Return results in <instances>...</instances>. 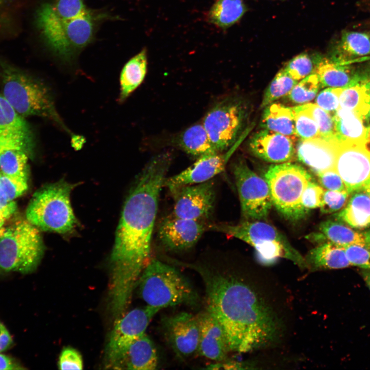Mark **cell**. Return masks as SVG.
I'll return each mask as SVG.
<instances>
[{
    "label": "cell",
    "mask_w": 370,
    "mask_h": 370,
    "mask_svg": "<svg viewBox=\"0 0 370 370\" xmlns=\"http://www.w3.org/2000/svg\"><path fill=\"white\" fill-rule=\"evenodd\" d=\"M171 161L169 153L153 157L138 176L124 203L109 258L108 295L110 307L115 311L127 308L151 260L159 197Z\"/></svg>",
    "instance_id": "6da1fadb"
},
{
    "label": "cell",
    "mask_w": 370,
    "mask_h": 370,
    "mask_svg": "<svg viewBox=\"0 0 370 370\" xmlns=\"http://www.w3.org/2000/svg\"><path fill=\"white\" fill-rule=\"evenodd\" d=\"M201 277L206 309L223 327L230 351L246 353L270 344L279 332L274 313L240 277L217 263L190 264Z\"/></svg>",
    "instance_id": "7a4b0ae2"
},
{
    "label": "cell",
    "mask_w": 370,
    "mask_h": 370,
    "mask_svg": "<svg viewBox=\"0 0 370 370\" xmlns=\"http://www.w3.org/2000/svg\"><path fill=\"white\" fill-rule=\"evenodd\" d=\"M109 16L88 9L70 12L52 8L48 3L37 11V27L45 43L61 59L70 61L93 40L99 22Z\"/></svg>",
    "instance_id": "3957f363"
},
{
    "label": "cell",
    "mask_w": 370,
    "mask_h": 370,
    "mask_svg": "<svg viewBox=\"0 0 370 370\" xmlns=\"http://www.w3.org/2000/svg\"><path fill=\"white\" fill-rule=\"evenodd\" d=\"M146 305L159 310L180 304L194 306L199 296L190 281L176 268L157 259H151L137 286Z\"/></svg>",
    "instance_id": "277c9868"
},
{
    "label": "cell",
    "mask_w": 370,
    "mask_h": 370,
    "mask_svg": "<svg viewBox=\"0 0 370 370\" xmlns=\"http://www.w3.org/2000/svg\"><path fill=\"white\" fill-rule=\"evenodd\" d=\"M2 68L3 96L24 118L36 116L49 119L66 132L48 88L41 81L6 63Z\"/></svg>",
    "instance_id": "5b68a950"
},
{
    "label": "cell",
    "mask_w": 370,
    "mask_h": 370,
    "mask_svg": "<svg viewBox=\"0 0 370 370\" xmlns=\"http://www.w3.org/2000/svg\"><path fill=\"white\" fill-rule=\"evenodd\" d=\"M76 184L61 179L36 190L26 210V219L40 230L69 234L78 225L70 201Z\"/></svg>",
    "instance_id": "8992f818"
},
{
    "label": "cell",
    "mask_w": 370,
    "mask_h": 370,
    "mask_svg": "<svg viewBox=\"0 0 370 370\" xmlns=\"http://www.w3.org/2000/svg\"><path fill=\"white\" fill-rule=\"evenodd\" d=\"M209 230L241 239L253 247L259 259L271 263L278 258L290 260L302 268L307 266L305 258L287 239L271 225L260 221L247 220L235 225L210 224Z\"/></svg>",
    "instance_id": "52a82bcc"
},
{
    "label": "cell",
    "mask_w": 370,
    "mask_h": 370,
    "mask_svg": "<svg viewBox=\"0 0 370 370\" xmlns=\"http://www.w3.org/2000/svg\"><path fill=\"white\" fill-rule=\"evenodd\" d=\"M40 230L26 219L0 228V268L27 274L34 271L44 255Z\"/></svg>",
    "instance_id": "ba28073f"
},
{
    "label": "cell",
    "mask_w": 370,
    "mask_h": 370,
    "mask_svg": "<svg viewBox=\"0 0 370 370\" xmlns=\"http://www.w3.org/2000/svg\"><path fill=\"white\" fill-rule=\"evenodd\" d=\"M265 178L272 205L285 218L297 220L308 213L302 205L301 197L312 178L302 166L288 162L272 165L268 168Z\"/></svg>",
    "instance_id": "9c48e42d"
},
{
    "label": "cell",
    "mask_w": 370,
    "mask_h": 370,
    "mask_svg": "<svg viewBox=\"0 0 370 370\" xmlns=\"http://www.w3.org/2000/svg\"><path fill=\"white\" fill-rule=\"evenodd\" d=\"M160 310L145 305L124 313L115 320L105 352V366L117 369L125 351L145 333L150 322Z\"/></svg>",
    "instance_id": "30bf717a"
},
{
    "label": "cell",
    "mask_w": 370,
    "mask_h": 370,
    "mask_svg": "<svg viewBox=\"0 0 370 370\" xmlns=\"http://www.w3.org/2000/svg\"><path fill=\"white\" fill-rule=\"evenodd\" d=\"M233 173L243 217L247 220L266 219L272 202L265 179L252 171L243 160L234 164Z\"/></svg>",
    "instance_id": "8fae6325"
},
{
    "label": "cell",
    "mask_w": 370,
    "mask_h": 370,
    "mask_svg": "<svg viewBox=\"0 0 370 370\" xmlns=\"http://www.w3.org/2000/svg\"><path fill=\"white\" fill-rule=\"evenodd\" d=\"M245 116L243 103L233 98L218 101L207 112L202 124L218 152L233 143L242 127Z\"/></svg>",
    "instance_id": "7c38bea8"
},
{
    "label": "cell",
    "mask_w": 370,
    "mask_h": 370,
    "mask_svg": "<svg viewBox=\"0 0 370 370\" xmlns=\"http://www.w3.org/2000/svg\"><path fill=\"white\" fill-rule=\"evenodd\" d=\"M334 169L350 195L366 190L370 187V146L338 142Z\"/></svg>",
    "instance_id": "4fadbf2b"
},
{
    "label": "cell",
    "mask_w": 370,
    "mask_h": 370,
    "mask_svg": "<svg viewBox=\"0 0 370 370\" xmlns=\"http://www.w3.org/2000/svg\"><path fill=\"white\" fill-rule=\"evenodd\" d=\"M174 198V216L207 221L212 216L215 201L214 182L183 186L170 192Z\"/></svg>",
    "instance_id": "5bb4252c"
},
{
    "label": "cell",
    "mask_w": 370,
    "mask_h": 370,
    "mask_svg": "<svg viewBox=\"0 0 370 370\" xmlns=\"http://www.w3.org/2000/svg\"><path fill=\"white\" fill-rule=\"evenodd\" d=\"M161 326L164 338L178 356L186 358L197 351L199 329L197 316L182 312L164 317Z\"/></svg>",
    "instance_id": "9a60e30c"
},
{
    "label": "cell",
    "mask_w": 370,
    "mask_h": 370,
    "mask_svg": "<svg viewBox=\"0 0 370 370\" xmlns=\"http://www.w3.org/2000/svg\"><path fill=\"white\" fill-rule=\"evenodd\" d=\"M207 221L186 219L171 215L163 218L158 229V236L166 249L174 252L188 250L209 230Z\"/></svg>",
    "instance_id": "2e32d148"
},
{
    "label": "cell",
    "mask_w": 370,
    "mask_h": 370,
    "mask_svg": "<svg viewBox=\"0 0 370 370\" xmlns=\"http://www.w3.org/2000/svg\"><path fill=\"white\" fill-rule=\"evenodd\" d=\"M315 72L323 87L344 88L370 81L369 63L353 67L317 57Z\"/></svg>",
    "instance_id": "e0dca14e"
},
{
    "label": "cell",
    "mask_w": 370,
    "mask_h": 370,
    "mask_svg": "<svg viewBox=\"0 0 370 370\" xmlns=\"http://www.w3.org/2000/svg\"><path fill=\"white\" fill-rule=\"evenodd\" d=\"M0 145L18 147L32 156L34 139L32 131L24 118L19 115L0 94Z\"/></svg>",
    "instance_id": "ac0fdd59"
},
{
    "label": "cell",
    "mask_w": 370,
    "mask_h": 370,
    "mask_svg": "<svg viewBox=\"0 0 370 370\" xmlns=\"http://www.w3.org/2000/svg\"><path fill=\"white\" fill-rule=\"evenodd\" d=\"M232 152L231 150L225 154L219 152L198 158L186 169L166 178L163 187H166L171 192L183 186L200 183L212 179L224 171Z\"/></svg>",
    "instance_id": "d6986e66"
},
{
    "label": "cell",
    "mask_w": 370,
    "mask_h": 370,
    "mask_svg": "<svg viewBox=\"0 0 370 370\" xmlns=\"http://www.w3.org/2000/svg\"><path fill=\"white\" fill-rule=\"evenodd\" d=\"M297 137H290L263 129L251 138L249 146L258 158L273 163L286 162L295 154Z\"/></svg>",
    "instance_id": "ffe728a7"
},
{
    "label": "cell",
    "mask_w": 370,
    "mask_h": 370,
    "mask_svg": "<svg viewBox=\"0 0 370 370\" xmlns=\"http://www.w3.org/2000/svg\"><path fill=\"white\" fill-rule=\"evenodd\" d=\"M199 329L198 354L215 362L226 360L230 350L224 330L207 310L197 315Z\"/></svg>",
    "instance_id": "44dd1931"
},
{
    "label": "cell",
    "mask_w": 370,
    "mask_h": 370,
    "mask_svg": "<svg viewBox=\"0 0 370 370\" xmlns=\"http://www.w3.org/2000/svg\"><path fill=\"white\" fill-rule=\"evenodd\" d=\"M337 142L321 138L300 139L295 147V154L301 162L317 175L334 169Z\"/></svg>",
    "instance_id": "7402d4cb"
},
{
    "label": "cell",
    "mask_w": 370,
    "mask_h": 370,
    "mask_svg": "<svg viewBox=\"0 0 370 370\" xmlns=\"http://www.w3.org/2000/svg\"><path fill=\"white\" fill-rule=\"evenodd\" d=\"M370 57V34L366 32L347 31L342 32L334 47L330 59L340 64Z\"/></svg>",
    "instance_id": "603a6c76"
},
{
    "label": "cell",
    "mask_w": 370,
    "mask_h": 370,
    "mask_svg": "<svg viewBox=\"0 0 370 370\" xmlns=\"http://www.w3.org/2000/svg\"><path fill=\"white\" fill-rule=\"evenodd\" d=\"M319 231V233L309 235L308 238L321 242L329 241L344 247L358 245L370 248L369 230L358 231L341 222L327 220L320 224Z\"/></svg>",
    "instance_id": "cb8c5ba5"
},
{
    "label": "cell",
    "mask_w": 370,
    "mask_h": 370,
    "mask_svg": "<svg viewBox=\"0 0 370 370\" xmlns=\"http://www.w3.org/2000/svg\"><path fill=\"white\" fill-rule=\"evenodd\" d=\"M157 365L158 356L155 345L145 333L130 345L117 369L153 370Z\"/></svg>",
    "instance_id": "d4e9b609"
},
{
    "label": "cell",
    "mask_w": 370,
    "mask_h": 370,
    "mask_svg": "<svg viewBox=\"0 0 370 370\" xmlns=\"http://www.w3.org/2000/svg\"><path fill=\"white\" fill-rule=\"evenodd\" d=\"M336 139L339 142L363 143L370 128L368 119L339 107L333 115Z\"/></svg>",
    "instance_id": "484cf974"
},
{
    "label": "cell",
    "mask_w": 370,
    "mask_h": 370,
    "mask_svg": "<svg viewBox=\"0 0 370 370\" xmlns=\"http://www.w3.org/2000/svg\"><path fill=\"white\" fill-rule=\"evenodd\" d=\"M307 268L313 270L342 269L351 266L345 247L329 241L311 249L305 258Z\"/></svg>",
    "instance_id": "4316f807"
},
{
    "label": "cell",
    "mask_w": 370,
    "mask_h": 370,
    "mask_svg": "<svg viewBox=\"0 0 370 370\" xmlns=\"http://www.w3.org/2000/svg\"><path fill=\"white\" fill-rule=\"evenodd\" d=\"M337 218L352 228L363 229L369 227L370 195L364 190L352 193Z\"/></svg>",
    "instance_id": "83f0119b"
},
{
    "label": "cell",
    "mask_w": 370,
    "mask_h": 370,
    "mask_svg": "<svg viewBox=\"0 0 370 370\" xmlns=\"http://www.w3.org/2000/svg\"><path fill=\"white\" fill-rule=\"evenodd\" d=\"M176 144L188 154L197 158L219 153L213 145L202 123L195 124L179 134Z\"/></svg>",
    "instance_id": "f1b7e54d"
},
{
    "label": "cell",
    "mask_w": 370,
    "mask_h": 370,
    "mask_svg": "<svg viewBox=\"0 0 370 370\" xmlns=\"http://www.w3.org/2000/svg\"><path fill=\"white\" fill-rule=\"evenodd\" d=\"M147 64L146 50L143 49L124 65L120 76V102L124 101L143 82Z\"/></svg>",
    "instance_id": "f546056e"
},
{
    "label": "cell",
    "mask_w": 370,
    "mask_h": 370,
    "mask_svg": "<svg viewBox=\"0 0 370 370\" xmlns=\"http://www.w3.org/2000/svg\"><path fill=\"white\" fill-rule=\"evenodd\" d=\"M261 125L264 129L290 137H297L292 108L280 103L273 102L266 107Z\"/></svg>",
    "instance_id": "4dcf8cb0"
},
{
    "label": "cell",
    "mask_w": 370,
    "mask_h": 370,
    "mask_svg": "<svg viewBox=\"0 0 370 370\" xmlns=\"http://www.w3.org/2000/svg\"><path fill=\"white\" fill-rule=\"evenodd\" d=\"M246 8L242 0H216L208 15L209 22L219 27H229L244 15Z\"/></svg>",
    "instance_id": "1f68e13d"
},
{
    "label": "cell",
    "mask_w": 370,
    "mask_h": 370,
    "mask_svg": "<svg viewBox=\"0 0 370 370\" xmlns=\"http://www.w3.org/2000/svg\"><path fill=\"white\" fill-rule=\"evenodd\" d=\"M29 155L23 150L11 145H0V169L3 173L28 179Z\"/></svg>",
    "instance_id": "d6a6232c"
},
{
    "label": "cell",
    "mask_w": 370,
    "mask_h": 370,
    "mask_svg": "<svg viewBox=\"0 0 370 370\" xmlns=\"http://www.w3.org/2000/svg\"><path fill=\"white\" fill-rule=\"evenodd\" d=\"M368 83L343 88L339 97L340 107L351 110L362 118L368 119L370 90Z\"/></svg>",
    "instance_id": "836d02e7"
},
{
    "label": "cell",
    "mask_w": 370,
    "mask_h": 370,
    "mask_svg": "<svg viewBox=\"0 0 370 370\" xmlns=\"http://www.w3.org/2000/svg\"><path fill=\"white\" fill-rule=\"evenodd\" d=\"M292 108L296 136L300 139L320 138L318 125L309 110L307 103Z\"/></svg>",
    "instance_id": "e575fe53"
},
{
    "label": "cell",
    "mask_w": 370,
    "mask_h": 370,
    "mask_svg": "<svg viewBox=\"0 0 370 370\" xmlns=\"http://www.w3.org/2000/svg\"><path fill=\"white\" fill-rule=\"evenodd\" d=\"M298 81L292 78L283 68L279 71L266 90L261 106L264 107L280 98L288 95Z\"/></svg>",
    "instance_id": "d590c367"
},
{
    "label": "cell",
    "mask_w": 370,
    "mask_h": 370,
    "mask_svg": "<svg viewBox=\"0 0 370 370\" xmlns=\"http://www.w3.org/2000/svg\"><path fill=\"white\" fill-rule=\"evenodd\" d=\"M321 84L317 74L314 72L300 80L288 94L289 99L293 103H308L316 96Z\"/></svg>",
    "instance_id": "8d00e7d4"
},
{
    "label": "cell",
    "mask_w": 370,
    "mask_h": 370,
    "mask_svg": "<svg viewBox=\"0 0 370 370\" xmlns=\"http://www.w3.org/2000/svg\"><path fill=\"white\" fill-rule=\"evenodd\" d=\"M307 105L318 125L320 138L328 141H337L333 115L320 107L316 104L307 103Z\"/></svg>",
    "instance_id": "74e56055"
},
{
    "label": "cell",
    "mask_w": 370,
    "mask_h": 370,
    "mask_svg": "<svg viewBox=\"0 0 370 370\" xmlns=\"http://www.w3.org/2000/svg\"><path fill=\"white\" fill-rule=\"evenodd\" d=\"M316 66L307 54L302 53L292 59L284 69L292 78L299 82L314 72Z\"/></svg>",
    "instance_id": "f35d334b"
},
{
    "label": "cell",
    "mask_w": 370,
    "mask_h": 370,
    "mask_svg": "<svg viewBox=\"0 0 370 370\" xmlns=\"http://www.w3.org/2000/svg\"><path fill=\"white\" fill-rule=\"evenodd\" d=\"M0 189L10 200H14L28 189V179L7 175L0 171Z\"/></svg>",
    "instance_id": "ab89813d"
},
{
    "label": "cell",
    "mask_w": 370,
    "mask_h": 370,
    "mask_svg": "<svg viewBox=\"0 0 370 370\" xmlns=\"http://www.w3.org/2000/svg\"><path fill=\"white\" fill-rule=\"evenodd\" d=\"M349 195L347 192L324 190L320 207L321 211L323 213H330L343 209L348 200Z\"/></svg>",
    "instance_id": "60d3db41"
},
{
    "label": "cell",
    "mask_w": 370,
    "mask_h": 370,
    "mask_svg": "<svg viewBox=\"0 0 370 370\" xmlns=\"http://www.w3.org/2000/svg\"><path fill=\"white\" fill-rule=\"evenodd\" d=\"M342 89L328 87L322 90L318 94L315 104L326 112L334 114L340 107L339 97Z\"/></svg>",
    "instance_id": "b9f144b4"
},
{
    "label": "cell",
    "mask_w": 370,
    "mask_h": 370,
    "mask_svg": "<svg viewBox=\"0 0 370 370\" xmlns=\"http://www.w3.org/2000/svg\"><path fill=\"white\" fill-rule=\"evenodd\" d=\"M323 187L312 180L309 181L301 197L303 207L309 212L312 209L320 208L324 192Z\"/></svg>",
    "instance_id": "7bdbcfd3"
},
{
    "label": "cell",
    "mask_w": 370,
    "mask_h": 370,
    "mask_svg": "<svg viewBox=\"0 0 370 370\" xmlns=\"http://www.w3.org/2000/svg\"><path fill=\"white\" fill-rule=\"evenodd\" d=\"M346 256L351 266L370 269V248L358 245L345 247Z\"/></svg>",
    "instance_id": "ee69618b"
},
{
    "label": "cell",
    "mask_w": 370,
    "mask_h": 370,
    "mask_svg": "<svg viewBox=\"0 0 370 370\" xmlns=\"http://www.w3.org/2000/svg\"><path fill=\"white\" fill-rule=\"evenodd\" d=\"M58 367L60 369H83V360L80 354L73 348L65 347L59 356Z\"/></svg>",
    "instance_id": "f6af8a7d"
},
{
    "label": "cell",
    "mask_w": 370,
    "mask_h": 370,
    "mask_svg": "<svg viewBox=\"0 0 370 370\" xmlns=\"http://www.w3.org/2000/svg\"><path fill=\"white\" fill-rule=\"evenodd\" d=\"M317 176L323 188L328 190L347 192L342 179L335 169L323 172L317 174Z\"/></svg>",
    "instance_id": "bcb514c9"
},
{
    "label": "cell",
    "mask_w": 370,
    "mask_h": 370,
    "mask_svg": "<svg viewBox=\"0 0 370 370\" xmlns=\"http://www.w3.org/2000/svg\"><path fill=\"white\" fill-rule=\"evenodd\" d=\"M16 203L9 199L0 189V212L6 219L9 218L16 211Z\"/></svg>",
    "instance_id": "7dc6e473"
},
{
    "label": "cell",
    "mask_w": 370,
    "mask_h": 370,
    "mask_svg": "<svg viewBox=\"0 0 370 370\" xmlns=\"http://www.w3.org/2000/svg\"><path fill=\"white\" fill-rule=\"evenodd\" d=\"M24 367L14 359L0 353V369H24Z\"/></svg>",
    "instance_id": "c3c4849f"
},
{
    "label": "cell",
    "mask_w": 370,
    "mask_h": 370,
    "mask_svg": "<svg viewBox=\"0 0 370 370\" xmlns=\"http://www.w3.org/2000/svg\"><path fill=\"white\" fill-rule=\"evenodd\" d=\"M12 340L7 328L0 323V353L7 349L12 344Z\"/></svg>",
    "instance_id": "681fc988"
},
{
    "label": "cell",
    "mask_w": 370,
    "mask_h": 370,
    "mask_svg": "<svg viewBox=\"0 0 370 370\" xmlns=\"http://www.w3.org/2000/svg\"><path fill=\"white\" fill-rule=\"evenodd\" d=\"M83 141L84 140L83 139L82 137L74 135L72 138L71 142L74 148L78 150L82 147Z\"/></svg>",
    "instance_id": "f907efd6"
},
{
    "label": "cell",
    "mask_w": 370,
    "mask_h": 370,
    "mask_svg": "<svg viewBox=\"0 0 370 370\" xmlns=\"http://www.w3.org/2000/svg\"><path fill=\"white\" fill-rule=\"evenodd\" d=\"M362 276L366 285L370 290V269H365L362 272Z\"/></svg>",
    "instance_id": "816d5d0a"
},
{
    "label": "cell",
    "mask_w": 370,
    "mask_h": 370,
    "mask_svg": "<svg viewBox=\"0 0 370 370\" xmlns=\"http://www.w3.org/2000/svg\"><path fill=\"white\" fill-rule=\"evenodd\" d=\"M6 218L1 212H0V228L2 227L3 225L5 223Z\"/></svg>",
    "instance_id": "f5cc1de1"
},
{
    "label": "cell",
    "mask_w": 370,
    "mask_h": 370,
    "mask_svg": "<svg viewBox=\"0 0 370 370\" xmlns=\"http://www.w3.org/2000/svg\"><path fill=\"white\" fill-rule=\"evenodd\" d=\"M9 0H0V8L7 3Z\"/></svg>",
    "instance_id": "db71d44e"
},
{
    "label": "cell",
    "mask_w": 370,
    "mask_h": 370,
    "mask_svg": "<svg viewBox=\"0 0 370 370\" xmlns=\"http://www.w3.org/2000/svg\"><path fill=\"white\" fill-rule=\"evenodd\" d=\"M365 191L366 192H367L368 193V194L370 195V187L368 188L367 189H366V190H365Z\"/></svg>",
    "instance_id": "11a10c76"
},
{
    "label": "cell",
    "mask_w": 370,
    "mask_h": 370,
    "mask_svg": "<svg viewBox=\"0 0 370 370\" xmlns=\"http://www.w3.org/2000/svg\"><path fill=\"white\" fill-rule=\"evenodd\" d=\"M368 87H369V89L370 90V81L368 83Z\"/></svg>",
    "instance_id": "9f6ffc18"
},
{
    "label": "cell",
    "mask_w": 370,
    "mask_h": 370,
    "mask_svg": "<svg viewBox=\"0 0 370 370\" xmlns=\"http://www.w3.org/2000/svg\"><path fill=\"white\" fill-rule=\"evenodd\" d=\"M369 117L370 118V112H369Z\"/></svg>",
    "instance_id": "6f0895ef"
},
{
    "label": "cell",
    "mask_w": 370,
    "mask_h": 370,
    "mask_svg": "<svg viewBox=\"0 0 370 370\" xmlns=\"http://www.w3.org/2000/svg\"><path fill=\"white\" fill-rule=\"evenodd\" d=\"M0 271H1V268H0Z\"/></svg>",
    "instance_id": "680465c9"
}]
</instances>
